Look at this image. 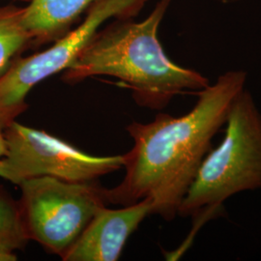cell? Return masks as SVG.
<instances>
[{
  "mask_svg": "<svg viewBox=\"0 0 261 261\" xmlns=\"http://www.w3.org/2000/svg\"><path fill=\"white\" fill-rule=\"evenodd\" d=\"M246 82V72H226L198 92L185 115L159 113L150 123L127 126L134 146L124 154L121 183L105 190L108 204L130 205L150 198L152 214L173 220Z\"/></svg>",
  "mask_w": 261,
  "mask_h": 261,
  "instance_id": "cell-1",
  "label": "cell"
},
{
  "mask_svg": "<svg viewBox=\"0 0 261 261\" xmlns=\"http://www.w3.org/2000/svg\"><path fill=\"white\" fill-rule=\"evenodd\" d=\"M172 0H160L149 16L135 22L114 19L99 29L62 80L75 84L96 75H110L130 89L136 103L164 110L179 94L200 91L209 80L171 61L158 38V29Z\"/></svg>",
  "mask_w": 261,
  "mask_h": 261,
  "instance_id": "cell-2",
  "label": "cell"
},
{
  "mask_svg": "<svg viewBox=\"0 0 261 261\" xmlns=\"http://www.w3.org/2000/svg\"><path fill=\"white\" fill-rule=\"evenodd\" d=\"M221 144L209 151L178 215L199 222L236 194L261 189V113L246 88L235 98Z\"/></svg>",
  "mask_w": 261,
  "mask_h": 261,
  "instance_id": "cell-3",
  "label": "cell"
},
{
  "mask_svg": "<svg viewBox=\"0 0 261 261\" xmlns=\"http://www.w3.org/2000/svg\"><path fill=\"white\" fill-rule=\"evenodd\" d=\"M19 187V211L29 241L61 258L95 214L108 205L106 189L97 181L68 182L44 176L23 181Z\"/></svg>",
  "mask_w": 261,
  "mask_h": 261,
  "instance_id": "cell-4",
  "label": "cell"
},
{
  "mask_svg": "<svg viewBox=\"0 0 261 261\" xmlns=\"http://www.w3.org/2000/svg\"><path fill=\"white\" fill-rule=\"evenodd\" d=\"M148 0H97L86 11L84 21L51 47L22 57L18 56L0 75V129L3 130L27 112V97L47 77L65 71L103 23L112 19H133Z\"/></svg>",
  "mask_w": 261,
  "mask_h": 261,
  "instance_id": "cell-5",
  "label": "cell"
},
{
  "mask_svg": "<svg viewBox=\"0 0 261 261\" xmlns=\"http://www.w3.org/2000/svg\"><path fill=\"white\" fill-rule=\"evenodd\" d=\"M3 133L7 153L0 160V177L18 186L23 181L44 176L68 182L96 181L124 167V155L92 156L17 120Z\"/></svg>",
  "mask_w": 261,
  "mask_h": 261,
  "instance_id": "cell-6",
  "label": "cell"
},
{
  "mask_svg": "<svg viewBox=\"0 0 261 261\" xmlns=\"http://www.w3.org/2000/svg\"><path fill=\"white\" fill-rule=\"evenodd\" d=\"M152 211L150 198L120 209L105 206L95 214L62 260H117L130 234Z\"/></svg>",
  "mask_w": 261,
  "mask_h": 261,
  "instance_id": "cell-7",
  "label": "cell"
},
{
  "mask_svg": "<svg viewBox=\"0 0 261 261\" xmlns=\"http://www.w3.org/2000/svg\"><path fill=\"white\" fill-rule=\"evenodd\" d=\"M95 1L97 0H29L23 11L22 23L32 37V48L64 37Z\"/></svg>",
  "mask_w": 261,
  "mask_h": 261,
  "instance_id": "cell-8",
  "label": "cell"
},
{
  "mask_svg": "<svg viewBox=\"0 0 261 261\" xmlns=\"http://www.w3.org/2000/svg\"><path fill=\"white\" fill-rule=\"evenodd\" d=\"M24 7L0 6V75L15 58L32 48V37L22 23Z\"/></svg>",
  "mask_w": 261,
  "mask_h": 261,
  "instance_id": "cell-9",
  "label": "cell"
},
{
  "mask_svg": "<svg viewBox=\"0 0 261 261\" xmlns=\"http://www.w3.org/2000/svg\"><path fill=\"white\" fill-rule=\"evenodd\" d=\"M28 242L19 201L0 187V248L15 252L23 250Z\"/></svg>",
  "mask_w": 261,
  "mask_h": 261,
  "instance_id": "cell-10",
  "label": "cell"
},
{
  "mask_svg": "<svg viewBox=\"0 0 261 261\" xmlns=\"http://www.w3.org/2000/svg\"><path fill=\"white\" fill-rule=\"evenodd\" d=\"M18 256L13 251L0 248V261H16Z\"/></svg>",
  "mask_w": 261,
  "mask_h": 261,
  "instance_id": "cell-11",
  "label": "cell"
},
{
  "mask_svg": "<svg viewBox=\"0 0 261 261\" xmlns=\"http://www.w3.org/2000/svg\"><path fill=\"white\" fill-rule=\"evenodd\" d=\"M7 153V145H6V140L4 137L3 130L0 129V160L3 158Z\"/></svg>",
  "mask_w": 261,
  "mask_h": 261,
  "instance_id": "cell-12",
  "label": "cell"
},
{
  "mask_svg": "<svg viewBox=\"0 0 261 261\" xmlns=\"http://www.w3.org/2000/svg\"><path fill=\"white\" fill-rule=\"evenodd\" d=\"M16 1H27V2H28L29 0H16Z\"/></svg>",
  "mask_w": 261,
  "mask_h": 261,
  "instance_id": "cell-13",
  "label": "cell"
}]
</instances>
